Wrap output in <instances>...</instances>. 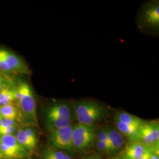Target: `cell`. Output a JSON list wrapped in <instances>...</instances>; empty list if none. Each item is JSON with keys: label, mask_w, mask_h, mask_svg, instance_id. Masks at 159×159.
<instances>
[{"label": "cell", "mask_w": 159, "mask_h": 159, "mask_svg": "<svg viewBox=\"0 0 159 159\" xmlns=\"http://www.w3.org/2000/svg\"><path fill=\"white\" fill-rule=\"evenodd\" d=\"M16 86L18 121L24 126H38L36 102L33 91L27 82L19 81Z\"/></svg>", "instance_id": "cell-1"}, {"label": "cell", "mask_w": 159, "mask_h": 159, "mask_svg": "<svg viewBox=\"0 0 159 159\" xmlns=\"http://www.w3.org/2000/svg\"><path fill=\"white\" fill-rule=\"evenodd\" d=\"M75 116L73 107L67 102H60L49 106L46 110L44 123L49 133L73 123Z\"/></svg>", "instance_id": "cell-2"}, {"label": "cell", "mask_w": 159, "mask_h": 159, "mask_svg": "<svg viewBox=\"0 0 159 159\" xmlns=\"http://www.w3.org/2000/svg\"><path fill=\"white\" fill-rule=\"evenodd\" d=\"M73 108L78 123L85 125H95L106 116L107 112L104 106L91 100L76 102Z\"/></svg>", "instance_id": "cell-3"}, {"label": "cell", "mask_w": 159, "mask_h": 159, "mask_svg": "<svg viewBox=\"0 0 159 159\" xmlns=\"http://www.w3.org/2000/svg\"><path fill=\"white\" fill-rule=\"evenodd\" d=\"M96 128L95 125L77 123L74 125L73 144L75 152L83 153L88 150L96 142Z\"/></svg>", "instance_id": "cell-4"}, {"label": "cell", "mask_w": 159, "mask_h": 159, "mask_svg": "<svg viewBox=\"0 0 159 159\" xmlns=\"http://www.w3.org/2000/svg\"><path fill=\"white\" fill-rule=\"evenodd\" d=\"M74 124L57 129L49 133V144L71 155L75 153L73 144Z\"/></svg>", "instance_id": "cell-5"}, {"label": "cell", "mask_w": 159, "mask_h": 159, "mask_svg": "<svg viewBox=\"0 0 159 159\" xmlns=\"http://www.w3.org/2000/svg\"><path fill=\"white\" fill-rule=\"evenodd\" d=\"M132 142L140 143L150 149L159 148V121H144Z\"/></svg>", "instance_id": "cell-6"}, {"label": "cell", "mask_w": 159, "mask_h": 159, "mask_svg": "<svg viewBox=\"0 0 159 159\" xmlns=\"http://www.w3.org/2000/svg\"><path fill=\"white\" fill-rule=\"evenodd\" d=\"M0 156L8 159H27L29 154L18 142L15 134L0 135Z\"/></svg>", "instance_id": "cell-7"}, {"label": "cell", "mask_w": 159, "mask_h": 159, "mask_svg": "<svg viewBox=\"0 0 159 159\" xmlns=\"http://www.w3.org/2000/svg\"><path fill=\"white\" fill-rule=\"evenodd\" d=\"M0 53L11 73L30 74V71L27 66L16 54L3 48H0Z\"/></svg>", "instance_id": "cell-8"}, {"label": "cell", "mask_w": 159, "mask_h": 159, "mask_svg": "<svg viewBox=\"0 0 159 159\" xmlns=\"http://www.w3.org/2000/svg\"><path fill=\"white\" fill-rule=\"evenodd\" d=\"M107 131L108 140L110 143V156L121 152L125 148V140L117 129L113 126L108 125L106 127Z\"/></svg>", "instance_id": "cell-9"}, {"label": "cell", "mask_w": 159, "mask_h": 159, "mask_svg": "<svg viewBox=\"0 0 159 159\" xmlns=\"http://www.w3.org/2000/svg\"><path fill=\"white\" fill-rule=\"evenodd\" d=\"M150 148L139 142H129L120 152L121 159H138Z\"/></svg>", "instance_id": "cell-10"}, {"label": "cell", "mask_w": 159, "mask_h": 159, "mask_svg": "<svg viewBox=\"0 0 159 159\" xmlns=\"http://www.w3.org/2000/svg\"><path fill=\"white\" fill-rule=\"evenodd\" d=\"M143 21L152 27H158L159 25V3H154L148 6L143 14Z\"/></svg>", "instance_id": "cell-11"}, {"label": "cell", "mask_w": 159, "mask_h": 159, "mask_svg": "<svg viewBox=\"0 0 159 159\" xmlns=\"http://www.w3.org/2000/svg\"><path fill=\"white\" fill-rule=\"evenodd\" d=\"M40 159H73L72 155L48 144L42 148Z\"/></svg>", "instance_id": "cell-12"}, {"label": "cell", "mask_w": 159, "mask_h": 159, "mask_svg": "<svg viewBox=\"0 0 159 159\" xmlns=\"http://www.w3.org/2000/svg\"><path fill=\"white\" fill-rule=\"evenodd\" d=\"M114 123L115 124V127L123 136L128 139L129 142H132L134 140L139 129L140 127L127 125L115 117L114 119Z\"/></svg>", "instance_id": "cell-13"}, {"label": "cell", "mask_w": 159, "mask_h": 159, "mask_svg": "<svg viewBox=\"0 0 159 159\" xmlns=\"http://www.w3.org/2000/svg\"><path fill=\"white\" fill-rule=\"evenodd\" d=\"M15 136L17 139L18 142L23 147V148L26 151L29 155L33 153V152L36 148L37 144L33 142L25 134L23 127L18 129L15 134Z\"/></svg>", "instance_id": "cell-14"}, {"label": "cell", "mask_w": 159, "mask_h": 159, "mask_svg": "<svg viewBox=\"0 0 159 159\" xmlns=\"http://www.w3.org/2000/svg\"><path fill=\"white\" fill-rule=\"evenodd\" d=\"M16 102V86L12 82L0 91V106Z\"/></svg>", "instance_id": "cell-15"}, {"label": "cell", "mask_w": 159, "mask_h": 159, "mask_svg": "<svg viewBox=\"0 0 159 159\" xmlns=\"http://www.w3.org/2000/svg\"><path fill=\"white\" fill-rule=\"evenodd\" d=\"M115 118L125 124L138 127H140L144 122V120L136 116L128 113L125 111H118L115 116Z\"/></svg>", "instance_id": "cell-16"}, {"label": "cell", "mask_w": 159, "mask_h": 159, "mask_svg": "<svg viewBox=\"0 0 159 159\" xmlns=\"http://www.w3.org/2000/svg\"><path fill=\"white\" fill-rule=\"evenodd\" d=\"M0 115L3 119L14 120L17 122L18 121V110L14 104L0 106Z\"/></svg>", "instance_id": "cell-17"}, {"label": "cell", "mask_w": 159, "mask_h": 159, "mask_svg": "<svg viewBox=\"0 0 159 159\" xmlns=\"http://www.w3.org/2000/svg\"><path fill=\"white\" fill-rule=\"evenodd\" d=\"M97 149L101 153L109 155V148L107 144L101 140H96Z\"/></svg>", "instance_id": "cell-18"}, {"label": "cell", "mask_w": 159, "mask_h": 159, "mask_svg": "<svg viewBox=\"0 0 159 159\" xmlns=\"http://www.w3.org/2000/svg\"><path fill=\"white\" fill-rule=\"evenodd\" d=\"M18 125H15L0 130V135L1 136H6V135H11V134H15L18 129Z\"/></svg>", "instance_id": "cell-19"}, {"label": "cell", "mask_w": 159, "mask_h": 159, "mask_svg": "<svg viewBox=\"0 0 159 159\" xmlns=\"http://www.w3.org/2000/svg\"><path fill=\"white\" fill-rule=\"evenodd\" d=\"M18 125L16 120L11 119H3L1 125H0V130L4 129L13 125Z\"/></svg>", "instance_id": "cell-20"}, {"label": "cell", "mask_w": 159, "mask_h": 159, "mask_svg": "<svg viewBox=\"0 0 159 159\" xmlns=\"http://www.w3.org/2000/svg\"><path fill=\"white\" fill-rule=\"evenodd\" d=\"M150 153H151V149H150L146 153H145L144 155H143L142 157H140L138 159H149Z\"/></svg>", "instance_id": "cell-21"}, {"label": "cell", "mask_w": 159, "mask_h": 159, "mask_svg": "<svg viewBox=\"0 0 159 159\" xmlns=\"http://www.w3.org/2000/svg\"><path fill=\"white\" fill-rule=\"evenodd\" d=\"M149 159H159V153H154L153 152H152V150H151V153H150Z\"/></svg>", "instance_id": "cell-22"}, {"label": "cell", "mask_w": 159, "mask_h": 159, "mask_svg": "<svg viewBox=\"0 0 159 159\" xmlns=\"http://www.w3.org/2000/svg\"><path fill=\"white\" fill-rule=\"evenodd\" d=\"M84 159H102V158L98 155H92V156H89L88 157H86Z\"/></svg>", "instance_id": "cell-23"}, {"label": "cell", "mask_w": 159, "mask_h": 159, "mask_svg": "<svg viewBox=\"0 0 159 159\" xmlns=\"http://www.w3.org/2000/svg\"><path fill=\"white\" fill-rule=\"evenodd\" d=\"M2 120H3V118H2V117L1 116V115H0V125H1V124H2Z\"/></svg>", "instance_id": "cell-24"}, {"label": "cell", "mask_w": 159, "mask_h": 159, "mask_svg": "<svg viewBox=\"0 0 159 159\" xmlns=\"http://www.w3.org/2000/svg\"><path fill=\"white\" fill-rule=\"evenodd\" d=\"M121 159L119 157H113V158H112V159Z\"/></svg>", "instance_id": "cell-25"}, {"label": "cell", "mask_w": 159, "mask_h": 159, "mask_svg": "<svg viewBox=\"0 0 159 159\" xmlns=\"http://www.w3.org/2000/svg\"><path fill=\"white\" fill-rule=\"evenodd\" d=\"M5 158H4L3 157H2L1 156H0V159H4Z\"/></svg>", "instance_id": "cell-26"}]
</instances>
